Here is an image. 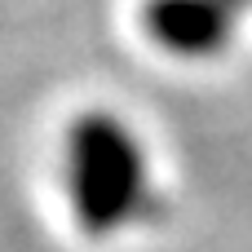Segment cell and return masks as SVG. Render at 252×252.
<instances>
[{
	"label": "cell",
	"instance_id": "2",
	"mask_svg": "<svg viewBox=\"0 0 252 252\" xmlns=\"http://www.w3.org/2000/svg\"><path fill=\"white\" fill-rule=\"evenodd\" d=\"M146 27L164 49L208 53L226 35V0H151Z\"/></svg>",
	"mask_w": 252,
	"mask_h": 252
},
{
	"label": "cell",
	"instance_id": "1",
	"mask_svg": "<svg viewBox=\"0 0 252 252\" xmlns=\"http://www.w3.org/2000/svg\"><path fill=\"white\" fill-rule=\"evenodd\" d=\"M71 195L93 235L115 230L142 199V159L115 120H84L71 137Z\"/></svg>",
	"mask_w": 252,
	"mask_h": 252
}]
</instances>
